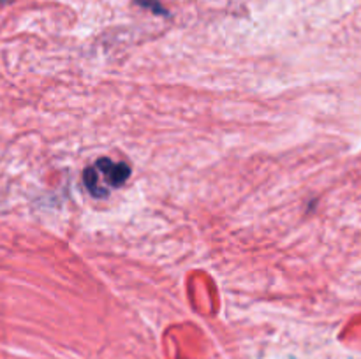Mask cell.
Segmentation results:
<instances>
[{"mask_svg":"<svg viewBox=\"0 0 361 359\" xmlns=\"http://www.w3.org/2000/svg\"><path fill=\"white\" fill-rule=\"evenodd\" d=\"M129 176L130 168L126 162H113L102 157L94 165L85 169L83 182L92 196L106 197L111 190L120 189Z\"/></svg>","mask_w":361,"mask_h":359,"instance_id":"obj_1","label":"cell"},{"mask_svg":"<svg viewBox=\"0 0 361 359\" xmlns=\"http://www.w3.org/2000/svg\"><path fill=\"white\" fill-rule=\"evenodd\" d=\"M136 2H140L141 6H145V7H150V9H154L155 13H161V14L166 13V11L159 6L157 0H136Z\"/></svg>","mask_w":361,"mask_h":359,"instance_id":"obj_2","label":"cell"}]
</instances>
